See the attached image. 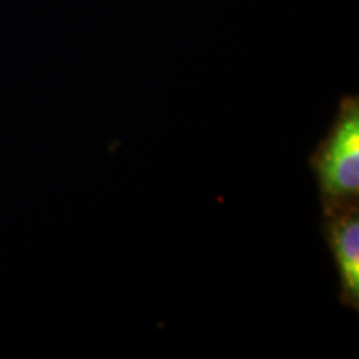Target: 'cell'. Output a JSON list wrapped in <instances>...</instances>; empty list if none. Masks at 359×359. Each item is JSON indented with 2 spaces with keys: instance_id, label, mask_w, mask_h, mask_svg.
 <instances>
[{
  "instance_id": "obj_1",
  "label": "cell",
  "mask_w": 359,
  "mask_h": 359,
  "mask_svg": "<svg viewBox=\"0 0 359 359\" xmlns=\"http://www.w3.org/2000/svg\"><path fill=\"white\" fill-rule=\"evenodd\" d=\"M316 178L323 215L359 203V98L338 103L333 123L309 158Z\"/></svg>"
},
{
  "instance_id": "obj_2",
  "label": "cell",
  "mask_w": 359,
  "mask_h": 359,
  "mask_svg": "<svg viewBox=\"0 0 359 359\" xmlns=\"http://www.w3.org/2000/svg\"><path fill=\"white\" fill-rule=\"evenodd\" d=\"M323 233L339 283V303L359 311V203L323 215Z\"/></svg>"
}]
</instances>
